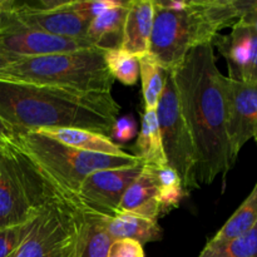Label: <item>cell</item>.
Segmentation results:
<instances>
[{"label": "cell", "instance_id": "6da1fadb", "mask_svg": "<svg viewBox=\"0 0 257 257\" xmlns=\"http://www.w3.org/2000/svg\"><path fill=\"white\" fill-rule=\"evenodd\" d=\"M172 72L196 148L198 185H211L218 176L225 180L236 161L227 135L226 77L216 64L212 44L191 50Z\"/></svg>", "mask_w": 257, "mask_h": 257}, {"label": "cell", "instance_id": "7a4b0ae2", "mask_svg": "<svg viewBox=\"0 0 257 257\" xmlns=\"http://www.w3.org/2000/svg\"><path fill=\"white\" fill-rule=\"evenodd\" d=\"M119 110L112 93L0 79V118L18 135L47 128H80L109 137Z\"/></svg>", "mask_w": 257, "mask_h": 257}, {"label": "cell", "instance_id": "3957f363", "mask_svg": "<svg viewBox=\"0 0 257 257\" xmlns=\"http://www.w3.org/2000/svg\"><path fill=\"white\" fill-rule=\"evenodd\" d=\"M242 13V0H188L181 10L155 2L150 52L165 70H173L195 48L212 44L223 28L232 27Z\"/></svg>", "mask_w": 257, "mask_h": 257}, {"label": "cell", "instance_id": "277c9868", "mask_svg": "<svg viewBox=\"0 0 257 257\" xmlns=\"http://www.w3.org/2000/svg\"><path fill=\"white\" fill-rule=\"evenodd\" d=\"M104 52L94 47L43 57L20 58L0 70V79L84 93H112L114 79L105 67Z\"/></svg>", "mask_w": 257, "mask_h": 257}, {"label": "cell", "instance_id": "5b68a950", "mask_svg": "<svg viewBox=\"0 0 257 257\" xmlns=\"http://www.w3.org/2000/svg\"><path fill=\"white\" fill-rule=\"evenodd\" d=\"M18 147L55 191L74 196L85 177L95 171L136 166L135 155L107 156L68 147L37 131L18 135Z\"/></svg>", "mask_w": 257, "mask_h": 257}, {"label": "cell", "instance_id": "8992f818", "mask_svg": "<svg viewBox=\"0 0 257 257\" xmlns=\"http://www.w3.org/2000/svg\"><path fill=\"white\" fill-rule=\"evenodd\" d=\"M55 195L18 146H0V228L35 218Z\"/></svg>", "mask_w": 257, "mask_h": 257}, {"label": "cell", "instance_id": "52a82bcc", "mask_svg": "<svg viewBox=\"0 0 257 257\" xmlns=\"http://www.w3.org/2000/svg\"><path fill=\"white\" fill-rule=\"evenodd\" d=\"M156 112L167 163L180 176L188 195L191 191L200 188L197 182V155L183 117L172 70L166 73L165 87Z\"/></svg>", "mask_w": 257, "mask_h": 257}, {"label": "cell", "instance_id": "ba28073f", "mask_svg": "<svg viewBox=\"0 0 257 257\" xmlns=\"http://www.w3.org/2000/svg\"><path fill=\"white\" fill-rule=\"evenodd\" d=\"M77 240L78 217L72 197L57 192L13 257H78Z\"/></svg>", "mask_w": 257, "mask_h": 257}, {"label": "cell", "instance_id": "9c48e42d", "mask_svg": "<svg viewBox=\"0 0 257 257\" xmlns=\"http://www.w3.org/2000/svg\"><path fill=\"white\" fill-rule=\"evenodd\" d=\"M142 170V163H137L131 167L95 171L80 183L75 200L94 212L113 217L118 215L124 192Z\"/></svg>", "mask_w": 257, "mask_h": 257}, {"label": "cell", "instance_id": "30bf717a", "mask_svg": "<svg viewBox=\"0 0 257 257\" xmlns=\"http://www.w3.org/2000/svg\"><path fill=\"white\" fill-rule=\"evenodd\" d=\"M4 8V7H3ZM3 12V10H2ZM94 48L87 39L58 37L7 22L0 13V50L17 58L43 57Z\"/></svg>", "mask_w": 257, "mask_h": 257}, {"label": "cell", "instance_id": "8fae6325", "mask_svg": "<svg viewBox=\"0 0 257 257\" xmlns=\"http://www.w3.org/2000/svg\"><path fill=\"white\" fill-rule=\"evenodd\" d=\"M225 94L227 135L236 161L243 146L257 135V83L236 82L226 77Z\"/></svg>", "mask_w": 257, "mask_h": 257}, {"label": "cell", "instance_id": "7c38bea8", "mask_svg": "<svg viewBox=\"0 0 257 257\" xmlns=\"http://www.w3.org/2000/svg\"><path fill=\"white\" fill-rule=\"evenodd\" d=\"M226 59L228 77L236 82L257 83V33L250 24L238 19L228 34H217L212 40Z\"/></svg>", "mask_w": 257, "mask_h": 257}, {"label": "cell", "instance_id": "4fadbf2b", "mask_svg": "<svg viewBox=\"0 0 257 257\" xmlns=\"http://www.w3.org/2000/svg\"><path fill=\"white\" fill-rule=\"evenodd\" d=\"M78 217V257H107L113 240L107 231L109 216L100 215L72 197Z\"/></svg>", "mask_w": 257, "mask_h": 257}, {"label": "cell", "instance_id": "5bb4252c", "mask_svg": "<svg viewBox=\"0 0 257 257\" xmlns=\"http://www.w3.org/2000/svg\"><path fill=\"white\" fill-rule=\"evenodd\" d=\"M153 22H155L153 0H131L128 3L120 48L138 58L148 54Z\"/></svg>", "mask_w": 257, "mask_h": 257}, {"label": "cell", "instance_id": "9a60e30c", "mask_svg": "<svg viewBox=\"0 0 257 257\" xmlns=\"http://www.w3.org/2000/svg\"><path fill=\"white\" fill-rule=\"evenodd\" d=\"M118 213H132L155 221L162 217L157 183L150 168L143 166L141 175L127 188L120 201Z\"/></svg>", "mask_w": 257, "mask_h": 257}, {"label": "cell", "instance_id": "2e32d148", "mask_svg": "<svg viewBox=\"0 0 257 257\" xmlns=\"http://www.w3.org/2000/svg\"><path fill=\"white\" fill-rule=\"evenodd\" d=\"M37 132L53 138L68 147L84 152L107 156H127L128 153L110 137L80 128H47Z\"/></svg>", "mask_w": 257, "mask_h": 257}, {"label": "cell", "instance_id": "e0dca14e", "mask_svg": "<svg viewBox=\"0 0 257 257\" xmlns=\"http://www.w3.org/2000/svg\"><path fill=\"white\" fill-rule=\"evenodd\" d=\"M128 3L124 2L120 7L104 12L89 23L85 39L93 47L103 50L120 48Z\"/></svg>", "mask_w": 257, "mask_h": 257}, {"label": "cell", "instance_id": "ac0fdd59", "mask_svg": "<svg viewBox=\"0 0 257 257\" xmlns=\"http://www.w3.org/2000/svg\"><path fill=\"white\" fill-rule=\"evenodd\" d=\"M107 231L113 241L130 238L142 245L160 241L163 236V231L157 221L132 213H118L113 217H108Z\"/></svg>", "mask_w": 257, "mask_h": 257}, {"label": "cell", "instance_id": "d6986e66", "mask_svg": "<svg viewBox=\"0 0 257 257\" xmlns=\"http://www.w3.org/2000/svg\"><path fill=\"white\" fill-rule=\"evenodd\" d=\"M135 156L146 167H161L168 165L156 110H145L143 113L141 131L136 142Z\"/></svg>", "mask_w": 257, "mask_h": 257}, {"label": "cell", "instance_id": "ffe728a7", "mask_svg": "<svg viewBox=\"0 0 257 257\" xmlns=\"http://www.w3.org/2000/svg\"><path fill=\"white\" fill-rule=\"evenodd\" d=\"M257 225V182L250 195L241 203L227 222L220 228L217 233L207 241L203 248H217L235 238L241 237Z\"/></svg>", "mask_w": 257, "mask_h": 257}, {"label": "cell", "instance_id": "44dd1931", "mask_svg": "<svg viewBox=\"0 0 257 257\" xmlns=\"http://www.w3.org/2000/svg\"><path fill=\"white\" fill-rule=\"evenodd\" d=\"M146 167V166H145ZM152 172L160 195L162 216L167 215L175 208L180 207L183 198L187 196L182 181L172 167L168 165L161 167H147Z\"/></svg>", "mask_w": 257, "mask_h": 257}, {"label": "cell", "instance_id": "7402d4cb", "mask_svg": "<svg viewBox=\"0 0 257 257\" xmlns=\"http://www.w3.org/2000/svg\"><path fill=\"white\" fill-rule=\"evenodd\" d=\"M167 70L151 54L140 57V77L146 110H156L162 95Z\"/></svg>", "mask_w": 257, "mask_h": 257}, {"label": "cell", "instance_id": "603a6c76", "mask_svg": "<svg viewBox=\"0 0 257 257\" xmlns=\"http://www.w3.org/2000/svg\"><path fill=\"white\" fill-rule=\"evenodd\" d=\"M104 62L113 79L124 85H135L140 77V58L130 54L122 48L104 52Z\"/></svg>", "mask_w": 257, "mask_h": 257}, {"label": "cell", "instance_id": "cb8c5ba5", "mask_svg": "<svg viewBox=\"0 0 257 257\" xmlns=\"http://www.w3.org/2000/svg\"><path fill=\"white\" fill-rule=\"evenodd\" d=\"M198 257H257V225L241 237L217 248H203Z\"/></svg>", "mask_w": 257, "mask_h": 257}, {"label": "cell", "instance_id": "d4e9b609", "mask_svg": "<svg viewBox=\"0 0 257 257\" xmlns=\"http://www.w3.org/2000/svg\"><path fill=\"white\" fill-rule=\"evenodd\" d=\"M40 215V213H39ZM39 215L22 225L0 228V257H13L37 226Z\"/></svg>", "mask_w": 257, "mask_h": 257}, {"label": "cell", "instance_id": "484cf974", "mask_svg": "<svg viewBox=\"0 0 257 257\" xmlns=\"http://www.w3.org/2000/svg\"><path fill=\"white\" fill-rule=\"evenodd\" d=\"M123 3L119 0H69V8L89 25L98 15L120 7Z\"/></svg>", "mask_w": 257, "mask_h": 257}, {"label": "cell", "instance_id": "4316f807", "mask_svg": "<svg viewBox=\"0 0 257 257\" xmlns=\"http://www.w3.org/2000/svg\"><path fill=\"white\" fill-rule=\"evenodd\" d=\"M137 122L132 115L118 117L112 127L109 137L117 142H127L137 136Z\"/></svg>", "mask_w": 257, "mask_h": 257}, {"label": "cell", "instance_id": "83f0119b", "mask_svg": "<svg viewBox=\"0 0 257 257\" xmlns=\"http://www.w3.org/2000/svg\"><path fill=\"white\" fill-rule=\"evenodd\" d=\"M107 257H145L143 245L130 238L113 241Z\"/></svg>", "mask_w": 257, "mask_h": 257}, {"label": "cell", "instance_id": "f1b7e54d", "mask_svg": "<svg viewBox=\"0 0 257 257\" xmlns=\"http://www.w3.org/2000/svg\"><path fill=\"white\" fill-rule=\"evenodd\" d=\"M241 20L250 24L257 33V0H242Z\"/></svg>", "mask_w": 257, "mask_h": 257}, {"label": "cell", "instance_id": "f546056e", "mask_svg": "<svg viewBox=\"0 0 257 257\" xmlns=\"http://www.w3.org/2000/svg\"><path fill=\"white\" fill-rule=\"evenodd\" d=\"M18 59H19V58L13 57V55L7 54V53H4L3 50H0V70L4 69L5 67H8V65L12 64V63L17 62Z\"/></svg>", "mask_w": 257, "mask_h": 257}, {"label": "cell", "instance_id": "4dcf8cb0", "mask_svg": "<svg viewBox=\"0 0 257 257\" xmlns=\"http://www.w3.org/2000/svg\"><path fill=\"white\" fill-rule=\"evenodd\" d=\"M4 2H5V0H0V13H2L3 7H4Z\"/></svg>", "mask_w": 257, "mask_h": 257}, {"label": "cell", "instance_id": "1f68e13d", "mask_svg": "<svg viewBox=\"0 0 257 257\" xmlns=\"http://www.w3.org/2000/svg\"><path fill=\"white\" fill-rule=\"evenodd\" d=\"M253 140H255V141H256V145H257V135L255 136V137H253Z\"/></svg>", "mask_w": 257, "mask_h": 257}]
</instances>
